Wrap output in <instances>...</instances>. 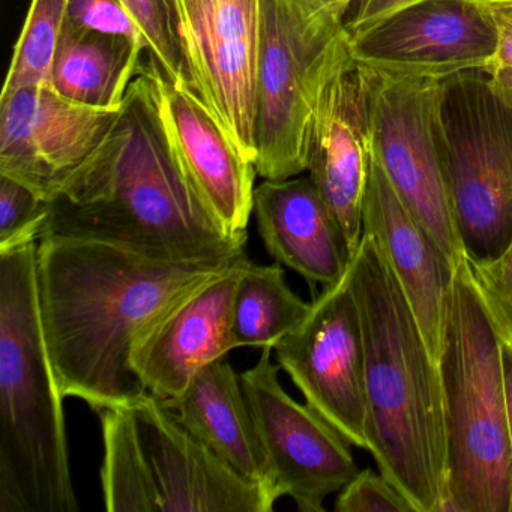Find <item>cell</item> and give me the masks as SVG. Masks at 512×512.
Instances as JSON below:
<instances>
[{"instance_id":"19","label":"cell","mask_w":512,"mask_h":512,"mask_svg":"<svg viewBox=\"0 0 512 512\" xmlns=\"http://www.w3.org/2000/svg\"><path fill=\"white\" fill-rule=\"evenodd\" d=\"M253 215L269 256L311 287L343 280L350 254L340 227L310 176L269 181L254 190Z\"/></svg>"},{"instance_id":"30","label":"cell","mask_w":512,"mask_h":512,"mask_svg":"<svg viewBox=\"0 0 512 512\" xmlns=\"http://www.w3.org/2000/svg\"><path fill=\"white\" fill-rule=\"evenodd\" d=\"M496 34V53L490 76H512V0H476Z\"/></svg>"},{"instance_id":"34","label":"cell","mask_w":512,"mask_h":512,"mask_svg":"<svg viewBox=\"0 0 512 512\" xmlns=\"http://www.w3.org/2000/svg\"><path fill=\"white\" fill-rule=\"evenodd\" d=\"M493 88L512 107V76H490Z\"/></svg>"},{"instance_id":"15","label":"cell","mask_w":512,"mask_h":512,"mask_svg":"<svg viewBox=\"0 0 512 512\" xmlns=\"http://www.w3.org/2000/svg\"><path fill=\"white\" fill-rule=\"evenodd\" d=\"M248 260L247 254L239 257L140 332L130 364L148 394L175 400L202 368L236 349L233 299Z\"/></svg>"},{"instance_id":"31","label":"cell","mask_w":512,"mask_h":512,"mask_svg":"<svg viewBox=\"0 0 512 512\" xmlns=\"http://www.w3.org/2000/svg\"><path fill=\"white\" fill-rule=\"evenodd\" d=\"M415 2L418 0H356L347 13L344 28L350 37Z\"/></svg>"},{"instance_id":"11","label":"cell","mask_w":512,"mask_h":512,"mask_svg":"<svg viewBox=\"0 0 512 512\" xmlns=\"http://www.w3.org/2000/svg\"><path fill=\"white\" fill-rule=\"evenodd\" d=\"M194 92L256 164L262 0H178Z\"/></svg>"},{"instance_id":"5","label":"cell","mask_w":512,"mask_h":512,"mask_svg":"<svg viewBox=\"0 0 512 512\" xmlns=\"http://www.w3.org/2000/svg\"><path fill=\"white\" fill-rule=\"evenodd\" d=\"M446 491L437 512H512V440L502 338L467 259L455 272L439 355Z\"/></svg>"},{"instance_id":"13","label":"cell","mask_w":512,"mask_h":512,"mask_svg":"<svg viewBox=\"0 0 512 512\" xmlns=\"http://www.w3.org/2000/svg\"><path fill=\"white\" fill-rule=\"evenodd\" d=\"M119 110L73 103L49 85L2 92L0 175L50 202L100 148Z\"/></svg>"},{"instance_id":"20","label":"cell","mask_w":512,"mask_h":512,"mask_svg":"<svg viewBox=\"0 0 512 512\" xmlns=\"http://www.w3.org/2000/svg\"><path fill=\"white\" fill-rule=\"evenodd\" d=\"M166 404L187 430L242 478L280 499L241 377L226 358L202 368L188 388Z\"/></svg>"},{"instance_id":"3","label":"cell","mask_w":512,"mask_h":512,"mask_svg":"<svg viewBox=\"0 0 512 512\" xmlns=\"http://www.w3.org/2000/svg\"><path fill=\"white\" fill-rule=\"evenodd\" d=\"M361 316L370 452L415 512H437L446 491V427L439 364L373 236L347 269Z\"/></svg>"},{"instance_id":"26","label":"cell","mask_w":512,"mask_h":512,"mask_svg":"<svg viewBox=\"0 0 512 512\" xmlns=\"http://www.w3.org/2000/svg\"><path fill=\"white\" fill-rule=\"evenodd\" d=\"M49 208V200L37 191L0 175V253L38 244Z\"/></svg>"},{"instance_id":"1","label":"cell","mask_w":512,"mask_h":512,"mask_svg":"<svg viewBox=\"0 0 512 512\" xmlns=\"http://www.w3.org/2000/svg\"><path fill=\"white\" fill-rule=\"evenodd\" d=\"M44 238L101 242L166 262L247 253L248 233L221 227L176 155L151 56L100 148L50 200Z\"/></svg>"},{"instance_id":"24","label":"cell","mask_w":512,"mask_h":512,"mask_svg":"<svg viewBox=\"0 0 512 512\" xmlns=\"http://www.w3.org/2000/svg\"><path fill=\"white\" fill-rule=\"evenodd\" d=\"M67 10L68 0H32L2 92L49 85L56 47L67 23Z\"/></svg>"},{"instance_id":"32","label":"cell","mask_w":512,"mask_h":512,"mask_svg":"<svg viewBox=\"0 0 512 512\" xmlns=\"http://www.w3.org/2000/svg\"><path fill=\"white\" fill-rule=\"evenodd\" d=\"M503 388H505L506 415L512 440V344L502 341Z\"/></svg>"},{"instance_id":"22","label":"cell","mask_w":512,"mask_h":512,"mask_svg":"<svg viewBox=\"0 0 512 512\" xmlns=\"http://www.w3.org/2000/svg\"><path fill=\"white\" fill-rule=\"evenodd\" d=\"M311 311L286 280L283 265L248 260L233 299L232 329L236 347L275 349Z\"/></svg>"},{"instance_id":"25","label":"cell","mask_w":512,"mask_h":512,"mask_svg":"<svg viewBox=\"0 0 512 512\" xmlns=\"http://www.w3.org/2000/svg\"><path fill=\"white\" fill-rule=\"evenodd\" d=\"M148 41L149 56L173 83L194 92L178 0H119ZM196 94V92H194Z\"/></svg>"},{"instance_id":"27","label":"cell","mask_w":512,"mask_h":512,"mask_svg":"<svg viewBox=\"0 0 512 512\" xmlns=\"http://www.w3.org/2000/svg\"><path fill=\"white\" fill-rule=\"evenodd\" d=\"M467 265L497 334L502 341L512 344V242L497 256L467 259Z\"/></svg>"},{"instance_id":"29","label":"cell","mask_w":512,"mask_h":512,"mask_svg":"<svg viewBox=\"0 0 512 512\" xmlns=\"http://www.w3.org/2000/svg\"><path fill=\"white\" fill-rule=\"evenodd\" d=\"M67 25L83 31L127 37L148 47L136 20L119 0H68Z\"/></svg>"},{"instance_id":"10","label":"cell","mask_w":512,"mask_h":512,"mask_svg":"<svg viewBox=\"0 0 512 512\" xmlns=\"http://www.w3.org/2000/svg\"><path fill=\"white\" fill-rule=\"evenodd\" d=\"M274 349L239 374L275 488L302 512L325 511L326 497L340 493L359 472L350 443L307 403L293 400L278 380Z\"/></svg>"},{"instance_id":"14","label":"cell","mask_w":512,"mask_h":512,"mask_svg":"<svg viewBox=\"0 0 512 512\" xmlns=\"http://www.w3.org/2000/svg\"><path fill=\"white\" fill-rule=\"evenodd\" d=\"M140 445L161 497V512H271L277 497L236 473L179 422L164 401L130 404Z\"/></svg>"},{"instance_id":"2","label":"cell","mask_w":512,"mask_h":512,"mask_svg":"<svg viewBox=\"0 0 512 512\" xmlns=\"http://www.w3.org/2000/svg\"><path fill=\"white\" fill-rule=\"evenodd\" d=\"M239 257L166 262L101 242L41 239V325L64 397L98 412L146 394L130 364L140 332Z\"/></svg>"},{"instance_id":"17","label":"cell","mask_w":512,"mask_h":512,"mask_svg":"<svg viewBox=\"0 0 512 512\" xmlns=\"http://www.w3.org/2000/svg\"><path fill=\"white\" fill-rule=\"evenodd\" d=\"M154 65L164 124L194 190L224 230L247 233L259 176L256 164L191 89L176 85Z\"/></svg>"},{"instance_id":"9","label":"cell","mask_w":512,"mask_h":512,"mask_svg":"<svg viewBox=\"0 0 512 512\" xmlns=\"http://www.w3.org/2000/svg\"><path fill=\"white\" fill-rule=\"evenodd\" d=\"M305 403L356 448L370 449L361 316L349 277L323 287L307 319L274 349Z\"/></svg>"},{"instance_id":"6","label":"cell","mask_w":512,"mask_h":512,"mask_svg":"<svg viewBox=\"0 0 512 512\" xmlns=\"http://www.w3.org/2000/svg\"><path fill=\"white\" fill-rule=\"evenodd\" d=\"M343 17L307 0H262L257 77V175L283 181L307 172L326 86L352 64Z\"/></svg>"},{"instance_id":"12","label":"cell","mask_w":512,"mask_h":512,"mask_svg":"<svg viewBox=\"0 0 512 512\" xmlns=\"http://www.w3.org/2000/svg\"><path fill=\"white\" fill-rule=\"evenodd\" d=\"M359 67L445 80L488 71L496 34L476 0H418L349 37Z\"/></svg>"},{"instance_id":"7","label":"cell","mask_w":512,"mask_h":512,"mask_svg":"<svg viewBox=\"0 0 512 512\" xmlns=\"http://www.w3.org/2000/svg\"><path fill=\"white\" fill-rule=\"evenodd\" d=\"M440 134L464 253L491 259L512 242V107L487 71L445 79Z\"/></svg>"},{"instance_id":"18","label":"cell","mask_w":512,"mask_h":512,"mask_svg":"<svg viewBox=\"0 0 512 512\" xmlns=\"http://www.w3.org/2000/svg\"><path fill=\"white\" fill-rule=\"evenodd\" d=\"M364 233L373 236L385 254L439 364L457 268L404 205L374 157L365 196Z\"/></svg>"},{"instance_id":"16","label":"cell","mask_w":512,"mask_h":512,"mask_svg":"<svg viewBox=\"0 0 512 512\" xmlns=\"http://www.w3.org/2000/svg\"><path fill=\"white\" fill-rule=\"evenodd\" d=\"M371 158L368 73L352 62L329 82L320 98L307 167L343 233L350 259L364 235Z\"/></svg>"},{"instance_id":"21","label":"cell","mask_w":512,"mask_h":512,"mask_svg":"<svg viewBox=\"0 0 512 512\" xmlns=\"http://www.w3.org/2000/svg\"><path fill=\"white\" fill-rule=\"evenodd\" d=\"M145 44L65 23L49 86L61 97L98 110H119L139 73Z\"/></svg>"},{"instance_id":"33","label":"cell","mask_w":512,"mask_h":512,"mask_svg":"<svg viewBox=\"0 0 512 512\" xmlns=\"http://www.w3.org/2000/svg\"><path fill=\"white\" fill-rule=\"evenodd\" d=\"M314 7L322 8V10L331 11L337 16L343 17L346 20L347 13H349L352 5L356 0H307Z\"/></svg>"},{"instance_id":"28","label":"cell","mask_w":512,"mask_h":512,"mask_svg":"<svg viewBox=\"0 0 512 512\" xmlns=\"http://www.w3.org/2000/svg\"><path fill=\"white\" fill-rule=\"evenodd\" d=\"M337 512H415L409 500L383 475L373 469L359 470L338 493Z\"/></svg>"},{"instance_id":"8","label":"cell","mask_w":512,"mask_h":512,"mask_svg":"<svg viewBox=\"0 0 512 512\" xmlns=\"http://www.w3.org/2000/svg\"><path fill=\"white\" fill-rule=\"evenodd\" d=\"M365 70L373 157L404 205L458 268L466 253L443 161L440 101L445 80Z\"/></svg>"},{"instance_id":"4","label":"cell","mask_w":512,"mask_h":512,"mask_svg":"<svg viewBox=\"0 0 512 512\" xmlns=\"http://www.w3.org/2000/svg\"><path fill=\"white\" fill-rule=\"evenodd\" d=\"M37 257L38 244L0 253V512H77Z\"/></svg>"},{"instance_id":"23","label":"cell","mask_w":512,"mask_h":512,"mask_svg":"<svg viewBox=\"0 0 512 512\" xmlns=\"http://www.w3.org/2000/svg\"><path fill=\"white\" fill-rule=\"evenodd\" d=\"M104 458L101 487L109 512H161V497L130 406L98 410Z\"/></svg>"}]
</instances>
